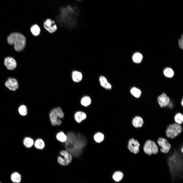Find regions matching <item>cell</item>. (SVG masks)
I'll return each instance as SVG.
<instances>
[{
  "instance_id": "obj_8",
  "label": "cell",
  "mask_w": 183,
  "mask_h": 183,
  "mask_svg": "<svg viewBox=\"0 0 183 183\" xmlns=\"http://www.w3.org/2000/svg\"><path fill=\"white\" fill-rule=\"evenodd\" d=\"M59 154L60 156L58 157L57 161L59 164L63 166H67L71 162L72 155L67 151L62 150Z\"/></svg>"
},
{
  "instance_id": "obj_22",
  "label": "cell",
  "mask_w": 183,
  "mask_h": 183,
  "mask_svg": "<svg viewBox=\"0 0 183 183\" xmlns=\"http://www.w3.org/2000/svg\"><path fill=\"white\" fill-rule=\"evenodd\" d=\"M57 140L62 142H65L67 139V136L62 132L58 133L56 135Z\"/></svg>"
},
{
  "instance_id": "obj_4",
  "label": "cell",
  "mask_w": 183,
  "mask_h": 183,
  "mask_svg": "<svg viewBox=\"0 0 183 183\" xmlns=\"http://www.w3.org/2000/svg\"><path fill=\"white\" fill-rule=\"evenodd\" d=\"M7 41L10 44H14L15 49L20 51L24 49L26 40L23 35L19 33H11L8 36Z\"/></svg>"
},
{
  "instance_id": "obj_3",
  "label": "cell",
  "mask_w": 183,
  "mask_h": 183,
  "mask_svg": "<svg viewBox=\"0 0 183 183\" xmlns=\"http://www.w3.org/2000/svg\"><path fill=\"white\" fill-rule=\"evenodd\" d=\"M77 10L70 6L61 8L57 17L58 22L62 26H71L75 20Z\"/></svg>"
},
{
  "instance_id": "obj_12",
  "label": "cell",
  "mask_w": 183,
  "mask_h": 183,
  "mask_svg": "<svg viewBox=\"0 0 183 183\" xmlns=\"http://www.w3.org/2000/svg\"><path fill=\"white\" fill-rule=\"evenodd\" d=\"M158 103L161 107L166 106L169 103L170 98L164 93H163L158 97Z\"/></svg>"
},
{
  "instance_id": "obj_23",
  "label": "cell",
  "mask_w": 183,
  "mask_h": 183,
  "mask_svg": "<svg viewBox=\"0 0 183 183\" xmlns=\"http://www.w3.org/2000/svg\"><path fill=\"white\" fill-rule=\"evenodd\" d=\"M30 30L33 35L36 36L39 34L40 32V27L37 24L33 25L31 28Z\"/></svg>"
},
{
  "instance_id": "obj_24",
  "label": "cell",
  "mask_w": 183,
  "mask_h": 183,
  "mask_svg": "<svg viewBox=\"0 0 183 183\" xmlns=\"http://www.w3.org/2000/svg\"><path fill=\"white\" fill-rule=\"evenodd\" d=\"M91 99L90 97L88 96H85L83 97L81 101V104L85 107L89 105L91 103Z\"/></svg>"
},
{
  "instance_id": "obj_14",
  "label": "cell",
  "mask_w": 183,
  "mask_h": 183,
  "mask_svg": "<svg viewBox=\"0 0 183 183\" xmlns=\"http://www.w3.org/2000/svg\"><path fill=\"white\" fill-rule=\"evenodd\" d=\"M4 64L7 68L10 70L14 69L16 67V62L12 58L8 57L5 58Z\"/></svg>"
},
{
  "instance_id": "obj_13",
  "label": "cell",
  "mask_w": 183,
  "mask_h": 183,
  "mask_svg": "<svg viewBox=\"0 0 183 183\" xmlns=\"http://www.w3.org/2000/svg\"><path fill=\"white\" fill-rule=\"evenodd\" d=\"M6 86L10 90L14 91L18 86L17 80L14 78H9L5 83Z\"/></svg>"
},
{
  "instance_id": "obj_29",
  "label": "cell",
  "mask_w": 183,
  "mask_h": 183,
  "mask_svg": "<svg viewBox=\"0 0 183 183\" xmlns=\"http://www.w3.org/2000/svg\"><path fill=\"white\" fill-rule=\"evenodd\" d=\"M174 119L175 123L181 125L183 122V115L181 113H178L175 116Z\"/></svg>"
},
{
  "instance_id": "obj_18",
  "label": "cell",
  "mask_w": 183,
  "mask_h": 183,
  "mask_svg": "<svg viewBox=\"0 0 183 183\" xmlns=\"http://www.w3.org/2000/svg\"><path fill=\"white\" fill-rule=\"evenodd\" d=\"M72 77L73 81L74 82H78L81 81L82 78L81 73L79 71H73Z\"/></svg>"
},
{
  "instance_id": "obj_30",
  "label": "cell",
  "mask_w": 183,
  "mask_h": 183,
  "mask_svg": "<svg viewBox=\"0 0 183 183\" xmlns=\"http://www.w3.org/2000/svg\"><path fill=\"white\" fill-rule=\"evenodd\" d=\"M163 73L166 77L171 78L173 77L174 75V72L172 69L170 68H167L163 71Z\"/></svg>"
},
{
  "instance_id": "obj_25",
  "label": "cell",
  "mask_w": 183,
  "mask_h": 183,
  "mask_svg": "<svg viewBox=\"0 0 183 183\" xmlns=\"http://www.w3.org/2000/svg\"><path fill=\"white\" fill-rule=\"evenodd\" d=\"M130 93L132 95L135 97L139 98L141 94L140 90L135 87H133L131 89Z\"/></svg>"
},
{
  "instance_id": "obj_27",
  "label": "cell",
  "mask_w": 183,
  "mask_h": 183,
  "mask_svg": "<svg viewBox=\"0 0 183 183\" xmlns=\"http://www.w3.org/2000/svg\"><path fill=\"white\" fill-rule=\"evenodd\" d=\"M34 142L33 140L31 138L26 137L24 140L23 143L24 145L27 148H30L33 145Z\"/></svg>"
},
{
  "instance_id": "obj_16",
  "label": "cell",
  "mask_w": 183,
  "mask_h": 183,
  "mask_svg": "<svg viewBox=\"0 0 183 183\" xmlns=\"http://www.w3.org/2000/svg\"><path fill=\"white\" fill-rule=\"evenodd\" d=\"M101 85L107 89H110L112 88L111 85L109 83L106 78L104 76H101L99 78Z\"/></svg>"
},
{
  "instance_id": "obj_9",
  "label": "cell",
  "mask_w": 183,
  "mask_h": 183,
  "mask_svg": "<svg viewBox=\"0 0 183 183\" xmlns=\"http://www.w3.org/2000/svg\"><path fill=\"white\" fill-rule=\"evenodd\" d=\"M157 143L161 147L160 151L164 153H168L171 147V145L167 140L162 138H159L157 141Z\"/></svg>"
},
{
  "instance_id": "obj_31",
  "label": "cell",
  "mask_w": 183,
  "mask_h": 183,
  "mask_svg": "<svg viewBox=\"0 0 183 183\" xmlns=\"http://www.w3.org/2000/svg\"><path fill=\"white\" fill-rule=\"evenodd\" d=\"M19 112L20 114L22 115H26L27 113V109L26 107L24 105L21 106L19 108Z\"/></svg>"
},
{
  "instance_id": "obj_21",
  "label": "cell",
  "mask_w": 183,
  "mask_h": 183,
  "mask_svg": "<svg viewBox=\"0 0 183 183\" xmlns=\"http://www.w3.org/2000/svg\"><path fill=\"white\" fill-rule=\"evenodd\" d=\"M104 136L103 134L100 132L96 133L94 135V139L95 141L98 143L102 142L104 140Z\"/></svg>"
},
{
  "instance_id": "obj_15",
  "label": "cell",
  "mask_w": 183,
  "mask_h": 183,
  "mask_svg": "<svg viewBox=\"0 0 183 183\" xmlns=\"http://www.w3.org/2000/svg\"><path fill=\"white\" fill-rule=\"evenodd\" d=\"M132 123L133 126L137 128H141L143 126L144 121L143 118L140 116H136L132 119Z\"/></svg>"
},
{
  "instance_id": "obj_17",
  "label": "cell",
  "mask_w": 183,
  "mask_h": 183,
  "mask_svg": "<svg viewBox=\"0 0 183 183\" xmlns=\"http://www.w3.org/2000/svg\"><path fill=\"white\" fill-rule=\"evenodd\" d=\"M74 117L76 122L79 123L86 118V115L83 112L78 111L75 113Z\"/></svg>"
},
{
  "instance_id": "obj_35",
  "label": "cell",
  "mask_w": 183,
  "mask_h": 183,
  "mask_svg": "<svg viewBox=\"0 0 183 183\" xmlns=\"http://www.w3.org/2000/svg\"><path fill=\"white\" fill-rule=\"evenodd\" d=\"M0 183H1V182H0Z\"/></svg>"
},
{
  "instance_id": "obj_5",
  "label": "cell",
  "mask_w": 183,
  "mask_h": 183,
  "mask_svg": "<svg viewBox=\"0 0 183 183\" xmlns=\"http://www.w3.org/2000/svg\"><path fill=\"white\" fill-rule=\"evenodd\" d=\"M64 114L61 108L57 107L51 110L49 113V117L52 125L54 126H59L62 121L58 118L62 119L64 118Z\"/></svg>"
},
{
  "instance_id": "obj_6",
  "label": "cell",
  "mask_w": 183,
  "mask_h": 183,
  "mask_svg": "<svg viewBox=\"0 0 183 183\" xmlns=\"http://www.w3.org/2000/svg\"><path fill=\"white\" fill-rule=\"evenodd\" d=\"M182 130V127L181 125L174 123L170 125L167 127L166 134L167 138L173 139L178 135Z\"/></svg>"
},
{
  "instance_id": "obj_28",
  "label": "cell",
  "mask_w": 183,
  "mask_h": 183,
  "mask_svg": "<svg viewBox=\"0 0 183 183\" xmlns=\"http://www.w3.org/2000/svg\"><path fill=\"white\" fill-rule=\"evenodd\" d=\"M143 56L141 54L139 53H136L134 54L132 57L133 61L135 63H139L142 61Z\"/></svg>"
},
{
  "instance_id": "obj_33",
  "label": "cell",
  "mask_w": 183,
  "mask_h": 183,
  "mask_svg": "<svg viewBox=\"0 0 183 183\" xmlns=\"http://www.w3.org/2000/svg\"><path fill=\"white\" fill-rule=\"evenodd\" d=\"M183 147H182V148H181V152H182V153L183 152Z\"/></svg>"
},
{
  "instance_id": "obj_2",
  "label": "cell",
  "mask_w": 183,
  "mask_h": 183,
  "mask_svg": "<svg viewBox=\"0 0 183 183\" xmlns=\"http://www.w3.org/2000/svg\"><path fill=\"white\" fill-rule=\"evenodd\" d=\"M167 163L172 181L181 179L183 174L182 161L176 152L168 157Z\"/></svg>"
},
{
  "instance_id": "obj_10",
  "label": "cell",
  "mask_w": 183,
  "mask_h": 183,
  "mask_svg": "<svg viewBox=\"0 0 183 183\" xmlns=\"http://www.w3.org/2000/svg\"><path fill=\"white\" fill-rule=\"evenodd\" d=\"M140 146V144L138 141L133 138L130 139L128 142V149L134 154H137L139 152Z\"/></svg>"
},
{
  "instance_id": "obj_19",
  "label": "cell",
  "mask_w": 183,
  "mask_h": 183,
  "mask_svg": "<svg viewBox=\"0 0 183 183\" xmlns=\"http://www.w3.org/2000/svg\"><path fill=\"white\" fill-rule=\"evenodd\" d=\"M11 178L13 182L16 183H19L21 181V176L19 173L15 172L11 175Z\"/></svg>"
},
{
  "instance_id": "obj_1",
  "label": "cell",
  "mask_w": 183,
  "mask_h": 183,
  "mask_svg": "<svg viewBox=\"0 0 183 183\" xmlns=\"http://www.w3.org/2000/svg\"><path fill=\"white\" fill-rule=\"evenodd\" d=\"M67 139L65 143L67 151L74 157H78L86 144V140L83 135L72 131L67 135Z\"/></svg>"
},
{
  "instance_id": "obj_11",
  "label": "cell",
  "mask_w": 183,
  "mask_h": 183,
  "mask_svg": "<svg viewBox=\"0 0 183 183\" xmlns=\"http://www.w3.org/2000/svg\"><path fill=\"white\" fill-rule=\"evenodd\" d=\"M43 26L50 33L55 32L57 28L55 21L49 19H48L45 21Z\"/></svg>"
},
{
  "instance_id": "obj_34",
  "label": "cell",
  "mask_w": 183,
  "mask_h": 183,
  "mask_svg": "<svg viewBox=\"0 0 183 183\" xmlns=\"http://www.w3.org/2000/svg\"><path fill=\"white\" fill-rule=\"evenodd\" d=\"M181 102H181V104H182V105H183V99H182Z\"/></svg>"
},
{
  "instance_id": "obj_20",
  "label": "cell",
  "mask_w": 183,
  "mask_h": 183,
  "mask_svg": "<svg viewBox=\"0 0 183 183\" xmlns=\"http://www.w3.org/2000/svg\"><path fill=\"white\" fill-rule=\"evenodd\" d=\"M34 145L35 147L39 149H42L45 147V143L43 140L41 139H37L35 141Z\"/></svg>"
},
{
  "instance_id": "obj_7",
  "label": "cell",
  "mask_w": 183,
  "mask_h": 183,
  "mask_svg": "<svg viewBox=\"0 0 183 183\" xmlns=\"http://www.w3.org/2000/svg\"><path fill=\"white\" fill-rule=\"evenodd\" d=\"M143 150L144 152L148 155L156 154L159 151L158 147L155 142L150 140H147L145 142Z\"/></svg>"
},
{
  "instance_id": "obj_26",
  "label": "cell",
  "mask_w": 183,
  "mask_h": 183,
  "mask_svg": "<svg viewBox=\"0 0 183 183\" xmlns=\"http://www.w3.org/2000/svg\"><path fill=\"white\" fill-rule=\"evenodd\" d=\"M123 173L120 171L115 172L113 176V178L115 181L118 182L120 181L123 177Z\"/></svg>"
},
{
  "instance_id": "obj_32",
  "label": "cell",
  "mask_w": 183,
  "mask_h": 183,
  "mask_svg": "<svg viewBox=\"0 0 183 183\" xmlns=\"http://www.w3.org/2000/svg\"><path fill=\"white\" fill-rule=\"evenodd\" d=\"M178 43L179 47L181 49H183V38L180 39L178 41Z\"/></svg>"
}]
</instances>
